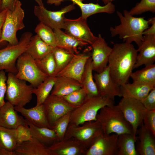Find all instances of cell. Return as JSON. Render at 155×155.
Wrapping results in <instances>:
<instances>
[{
  "instance_id": "obj_12",
  "label": "cell",
  "mask_w": 155,
  "mask_h": 155,
  "mask_svg": "<svg viewBox=\"0 0 155 155\" xmlns=\"http://www.w3.org/2000/svg\"><path fill=\"white\" fill-rule=\"evenodd\" d=\"M43 104L51 128L58 119L67 113L71 112L76 107L68 103L61 97L51 94Z\"/></svg>"
},
{
  "instance_id": "obj_17",
  "label": "cell",
  "mask_w": 155,
  "mask_h": 155,
  "mask_svg": "<svg viewBox=\"0 0 155 155\" xmlns=\"http://www.w3.org/2000/svg\"><path fill=\"white\" fill-rule=\"evenodd\" d=\"M92 50L91 55L93 71L100 73L108 65L112 48L109 46L100 34H99L95 42L91 45Z\"/></svg>"
},
{
  "instance_id": "obj_3",
  "label": "cell",
  "mask_w": 155,
  "mask_h": 155,
  "mask_svg": "<svg viewBox=\"0 0 155 155\" xmlns=\"http://www.w3.org/2000/svg\"><path fill=\"white\" fill-rule=\"evenodd\" d=\"M96 119L101 125L105 134H133L131 125L125 119L117 105L114 104L102 108L97 114Z\"/></svg>"
},
{
  "instance_id": "obj_52",
  "label": "cell",
  "mask_w": 155,
  "mask_h": 155,
  "mask_svg": "<svg viewBox=\"0 0 155 155\" xmlns=\"http://www.w3.org/2000/svg\"><path fill=\"white\" fill-rule=\"evenodd\" d=\"M17 0H15L16 2V1H17Z\"/></svg>"
},
{
  "instance_id": "obj_18",
  "label": "cell",
  "mask_w": 155,
  "mask_h": 155,
  "mask_svg": "<svg viewBox=\"0 0 155 155\" xmlns=\"http://www.w3.org/2000/svg\"><path fill=\"white\" fill-rule=\"evenodd\" d=\"M137 49V54L133 69L143 65L154 64L155 61V34L143 35V39Z\"/></svg>"
},
{
  "instance_id": "obj_49",
  "label": "cell",
  "mask_w": 155,
  "mask_h": 155,
  "mask_svg": "<svg viewBox=\"0 0 155 155\" xmlns=\"http://www.w3.org/2000/svg\"><path fill=\"white\" fill-rule=\"evenodd\" d=\"M38 4L39 6H44L42 3V0H34Z\"/></svg>"
},
{
  "instance_id": "obj_43",
  "label": "cell",
  "mask_w": 155,
  "mask_h": 155,
  "mask_svg": "<svg viewBox=\"0 0 155 155\" xmlns=\"http://www.w3.org/2000/svg\"><path fill=\"white\" fill-rule=\"evenodd\" d=\"M140 101L146 110H155V87Z\"/></svg>"
},
{
  "instance_id": "obj_6",
  "label": "cell",
  "mask_w": 155,
  "mask_h": 155,
  "mask_svg": "<svg viewBox=\"0 0 155 155\" xmlns=\"http://www.w3.org/2000/svg\"><path fill=\"white\" fill-rule=\"evenodd\" d=\"M22 5L21 2L17 0L13 10L6 9L0 44L4 41L8 42L12 45H16L18 43L17 32L25 27L23 22L24 12Z\"/></svg>"
},
{
  "instance_id": "obj_19",
  "label": "cell",
  "mask_w": 155,
  "mask_h": 155,
  "mask_svg": "<svg viewBox=\"0 0 155 155\" xmlns=\"http://www.w3.org/2000/svg\"><path fill=\"white\" fill-rule=\"evenodd\" d=\"M48 148L51 155H85L87 150L73 138H64Z\"/></svg>"
},
{
  "instance_id": "obj_35",
  "label": "cell",
  "mask_w": 155,
  "mask_h": 155,
  "mask_svg": "<svg viewBox=\"0 0 155 155\" xmlns=\"http://www.w3.org/2000/svg\"><path fill=\"white\" fill-rule=\"evenodd\" d=\"M17 145L16 129L0 126V148L14 151Z\"/></svg>"
},
{
  "instance_id": "obj_50",
  "label": "cell",
  "mask_w": 155,
  "mask_h": 155,
  "mask_svg": "<svg viewBox=\"0 0 155 155\" xmlns=\"http://www.w3.org/2000/svg\"><path fill=\"white\" fill-rule=\"evenodd\" d=\"M105 5H106L108 3L112 2V1L115 0H102Z\"/></svg>"
},
{
  "instance_id": "obj_44",
  "label": "cell",
  "mask_w": 155,
  "mask_h": 155,
  "mask_svg": "<svg viewBox=\"0 0 155 155\" xmlns=\"http://www.w3.org/2000/svg\"><path fill=\"white\" fill-rule=\"evenodd\" d=\"M7 79L5 71H0V108L5 103L4 98L7 90Z\"/></svg>"
},
{
  "instance_id": "obj_48",
  "label": "cell",
  "mask_w": 155,
  "mask_h": 155,
  "mask_svg": "<svg viewBox=\"0 0 155 155\" xmlns=\"http://www.w3.org/2000/svg\"><path fill=\"white\" fill-rule=\"evenodd\" d=\"M0 155H16L15 151H9L4 148H0Z\"/></svg>"
},
{
  "instance_id": "obj_42",
  "label": "cell",
  "mask_w": 155,
  "mask_h": 155,
  "mask_svg": "<svg viewBox=\"0 0 155 155\" xmlns=\"http://www.w3.org/2000/svg\"><path fill=\"white\" fill-rule=\"evenodd\" d=\"M143 124L155 136V110L146 111L143 117Z\"/></svg>"
},
{
  "instance_id": "obj_47",
  "label": "cell",
  "mask_w": 155,
  "mask_h": 155,
  "mask_svg": "<svg viewBox=\"0 0 155 155\" xmlns=\"http://www.w3.org/2000/svg\"><path fill=\"white\" fill-rule=\"evenodd\" d=\"M6 9L2 10L0 12V40H1L3 25L6 16Z\"/></svg>"
},
{
  "instance_id": "obj_39",
  "label": "cell",
  "mask_w": 155,
  "mask_h": 155,
  "mask_svg": "<svg viewBox=\"0 0 155 155\" xmlns=\"http://www.w3.org/2000/svg\"><path fill=\"white\" fill-rule=\"evenodd\" d=\"M87 95L86 91L82 87L61 97L70 104L77 107L83 102Z\"/></svg>"
},
{
  "instance_id": "obj_14",
  "label": "cell",
  "mask_w": 155,
  "mask_h": 155,
  "mask_svg": "<svg viewBox=\"0 0 155 155\" xmlns=\"http://www.w3.org/2000/svg\"><path fill=\"white\" fill-rule=\"evenodd\" d=\"M93 78L99 95L113 100L115 97L122 96L120 86L112 78L108 65L101 72L95 73Z\"/></svg>"
},
{
  "instance_id": "obj_11",
  "label": "cell",
  "mask_w": 155,
  "mask_h": 155,
  "mask_svg": "<svg viewBox=\"0 0 155 155\" xmlns=\"http://www.w3.org/2000/svg\"><path fill=\"white\" fill-rule=\"evenodd\" d=\"M74 5L73 3L70 5L56 11L47 10L44 6H35L34 13L40 22L53 29H64L66 18L65 14L74 9Z\"/></svg>"
},
{
  "instance_id": "obj_9",
  "label": "cell",
  "mask_w": 155,
  "mask_h": 155,
  "mask_svg": "<svg viewBox=\"0 0 155 155\" xmlns=\"http://www.w3.org/2000/svg\"><path fill=\"white\" fill-rule=\"evenodd\" d=\"M102 132L101 125L97 120L87 121L78 125L69 124L64 138H73L87 150Z\"/></svg>"
},
{
  "instance_id": "obj_25",
  "label": "cell",
  "mask_w": 155,
  "mask_h": 155,
  "mask_svg": "<svg viewBox=\"0 0 155 155\" xmlns=\"http://www.w3.org/2000/svg\"><path fill=\"white\" fill-rule=\"evenodd\" d=\"M15 151L16 155H51L47 146L33 137L17 144Z\"/></svg>"
},
{
  "instance_id": "obj_29",
  "label": "cell",
  "mask_w": 155,
  "mask_h": 155,
  "mask_svg": "<svg viewBox=\"0 0 155 155\" xmlns=\"http://www.w3.org/2000/svg\"><path fill=\"white\" fill-rule=\"evenodd\" d=\"M26 120L33 137L48 147L59 141L55 133L52 129L38 127Z\"/></svg>"
},
{
  "instance_id": "obj_51",
  "label": "cell",
  "mask_w": 155,
  "mask_h": 155,
  "mask_svg": "<svg viewBox=\"0 0 155 155\" xmlns=\"http://www.w3.org/2000/svg\"><path fill=\"white\" fill-rule=\"evenodd\" d=\"M2 0H0V12L2 10Z\"/></svg>"
},
{
  "instance_id": "obj_24",
  "label": "cell",
  "mask_w": 155,
  "mask_h": 155,
  "mask_svg": "<svg viewBox=\"0 0 155 155\" xmlns=\"http://www.w3.org/2000/svg\"><path fill=\"white\" fill-rule=\"evenodd\" d=\"M137 133L139 142L136 150L138 154L141 155H155V136L143 124L140 126Z\"/></svg>"
},
{
  "instance_id": "obj_16",
  "label": "cell",
  "mask_w": 155,
  "mask_h": 155,
  "mask_svg": "<svg viewBox=\"0 0 155 155\" xmlns=\"http://www.w3.org/2000/svg\"><path fill=\"white\" fill-rule=\"evenodd\" d=\"M91 46L82 53L75 54L67 65L55 77L65 76L73 79L81 84V78L87 60L91 57Z\"/></svg>"
},
{
  "instance_id": "obj_7",
  "label": "cell",
  "mask_w": 155,
  "mask_h": 155,
  "mask_svg": "<svg viewBox=\"0 0 155 155\" xmlns=\"http://www.w3.org/2000/svg\"><path fill=\"white\" fill-rule=\"evenodd\" d=\"M16 66L17 70L16 77L28 82L34 88L37 87L49 77L40 70L35 60L26 52L18 57Z\"/></svg>"
},
{
  "instance_id": "obj_37",
  "label": "cell",
  "mask_w": 155,
  "mask_h": 155,
  "mask_svg": "<svg viewBox=\"0 0 155 155\" xmlns=\"http://www.w3.org/2000/svg\"><path fill=\"white\" fill-rule=\"evenodd\" d=\"M35 61L38 67L43 73L49 77L55 76L56 66L52 52Z\"/></svg>"
},
{
  "instance_id": "obj_27",
  "label": "cell",
  "mask_w": 155,
  "mask_h": 155,
  "mask_svg": "<svg viewBox=\"0 0 155 155\" xmlns=\"http://www.w3.org/2000/svg\"><path fill=\"white\" fill-rule=\"evenodd\" d=\"M50 94L59 97L68 94L82 87L77 80L67 77L58 76Z\"/></svg>"
},
{
  "instance_id": "obj_22",
  "label": "cell",
  "mask_w": 155,
  "mask_h": 155,
  "mask_svg": "<svg viewBox=\"0 0 155 155\" xmlns=\"http://www.w3.org/2000/svg\"><path fill=\"white\" fill-rule=\"evenodd\" d=\"M64 0H55V2L58 5ZM68 0L71 1L73 3L77 5L80 7L82 12L81 17L86 20L90 16L96 13H104L111 14L115 11V6L112 2L101 6L98 3H84L82 2V0Z\"/></svg>"
},
{
  "instance_id": "obj_2",
  "label": "cell",
  "mask_w": 155,
  "mask_h": 155,
  "mask_svg": "<svg viewBox=\"0 0 155 155\" xmlns=\"http://www.w3.org/2000/svg\"><path fill=\"white\" fill-rule=\"evenodd\" d=\"M117 13L120 24L110 27L111 36H118L124 42H134L138 46L143 39L144 32L149 27L148 21L144 17L133 16L126 9L123 10V14L119 11Z\"/></svg>"
},
{
  "instance_id": "obj_38",
  "label": "cell",
  "mask_w": 155,
  "mask_h": 155,
  "mask_svg": "<svg viewBox=\"0 0 155 155\" xmlns=\"http://www.w3.org/2000/svg\"><path fill=\"white\" fill-rule=\"evenodd\" d=\"M70 112L68 113L58 119L53 125L51 129L55 133L59 141L64 137L70 121Z\"/></svg>"
},
{
  "instance_id": "obj_23",
  "label": "cell",
  "mask_w": 155,
  "mask_h": 155,
  "mask_svg": "<svg viewBox=\"0 0 155 155\" xmlns=\"http://www.w3.org/2000/svg\"><path fill=\"white\" fill-rule=\"evenodd\" d=\"M55 33L57 46L78 54L88 43L64 32L61 29H53Z\"/></svg>"
},
{
  "instance_id": "obj_8",
  "label": "cell",
  "mask_w": 155,
  "mask_h": 155,
  "mask_svg": "<svg viewBox=\"0 0 155 155\" xmlns=\"http://www.w3.org/2000/svg\"><path fill=\"white\" fill-rule=\"evenodd\" d=\"M32 36L31 32H26L22 35L18 44L14 45L9 44L0 49V71L17 73L16 62L18 57L25 52Z\"/></svg>"
},
{
  "instance_id": "obj_5",
  "label": "cell",
  "mask_w": 155,
  "mask_h": 155,
  "mask_svg": "<svg viewBox=\"0 0 155 155\" xmlns=\"http://www.w3.org/2000/svg\"><path fill=\"white\" fill-rule=\"evenodd\" d=\"M26 82L17 78L14 73H8L5 99L14 106L24 107L32 98L34 88Z\"/></svg>"
},
{
  "instance_id": "obj_41",
  "label": "cell",
  "mask_w": 155,
  "mask_h": 155,
  "mask_svg": "<svg viewBox=\"0 0 155 155\" xmlns=\"http://www.w3.org/2000/svg\"><path fill=\"white\" fill-rule=\"evenodd\" d=\"M17 144L31 140L33 137L28 124L20 125L16 129Z\"/></svg>"
},
{
  "instance_id": "obj_26",
  "label": "cell",
  "mask_w": 155,
  "mask_h": 155,
  "mask_svg": "<svg viewBox=\"0 0 155 155\" xmlns=\"http://www.w3.org/2000/svg\"><path fill=\"white\" fill-rule=\"evenodd\" d=\"M154 87L155 85L133 82L127 83L120 86L122 97H129L140 101L144 98Z\"/></svg>"
},
{
  "instance_id": "obj_10",
  "label": "cell",
  "mask_w": 155,
  "mask_h": 155,
  "mask_svg": "<svg viewBox=\"0 0 155 155\" xmlns=\"http://www.w3.org/2000/svg\"><path fill=\"white\" fill-rule=\"evenodd\" d=\"M117 105L131 125L133 135L136 136L138 128L143 124L146 110L140 100L128 97H122Z\"/></svg>"
},
{
  "instance_id": "obj_28",
  "label": "cell",
  "mask_w": 155,
  "mask_h": 155,
  "mask_svg": "<svg viewBox=\"0 0 155 155\" xmlns=\"http://www.w3.org/2000/svg\"><path fill=\"white\" fill-rule=\"evenodd\" d=\"M52 47L44 42L36 34L32 36L25 52L34 60L41 59L52 52Z\"/></svg>"
},
{
  "instance_id": "obj_36",
  "label": "cell",
  "mask_w": 155,
  "mask_h": 155,
  "mask_svg": "<svg viewBox=\"0 0 155 155\" xmlns=\"http://www.w3.org/2000/svg\"><path fill=\"white\" fill-rule=\"evenodd\" d=\"M34 31L36 34L47 44L53 48L57 46L55 34L51 28L40 22Z\"/></svg>"
},
{
  "instance_id": "obj_33",
  "label": "cell",
  "mask_w": 155,
  "mask_h": 155,
  "mask_svg": "<svg viewBox=\"0 0 155 155\" xmlns=\"http://www.w3.org/2000/svg\"><path fill=\"white\" fill-rule=\"evenodd\" d=\"M52 53L56 64L55 76L67 65L75 54L57 46L53 48Z\"/></svg>"
},
{
  "instance_id": "obj_1",
  "label": "cell",
  "mask_w": 155,
  "mask_h": 155,
  "mask_svg": "<svg viewBox=\"0 0 155 155\" xmlns=\"http://www.w3.org/2000/svg\"><path fill=\"white\" fill-rule=\"evenodd\" d=\"M137 53L131 43L123 42L114 44L108 65L112 78L118 85L128 83Z\"/></svg>"
},
{
  "instance_id": "obj_20",
  "label": "cell",
  "mask_w": 155,
  "mask_h": 155,
  "mask_svg": "<svg viewBox=\"0 0 155 155\" xmlns=\"http://www.w3.org/2000/svg\"><path fill=\"white\" fill-rule=\"evenodd\" d=\"M14 108L34 125L39 127L51 129L43 104L30 108L18 106H14Z\"/></svg>"
},
{
  "instance_id": "obj_32",
  "label": "cell",
  "mask_w": 155,
  "mask_h": 155,
  "mask_svg": "<svg viewBox=\"0 0 155 155\" xmlns=\"http://www.w3.org/2000/svg\"><path fill=\"white\" fill-rule=\"evenodd\" d=\"M145 66L143 68L131 73L130 78L133 82L155 85V64Z\"/></svg>"
},
{
  "instance_id": "obj_30",
  "label": "cell",
  "mask_w": 155,
  "mask_h": 155,
  "mask_svg": "<svg viewBox=\"0 0 155 155\" xmlns=\"http://www.w3.org/2000/svg\"><path fill=\"white\" fill-rule=\"evenodd\" d=\"M93 69L91 56L87 60L81 78L82 87L86 91L87 95L99 96L93 75Z\"/></svg>"
},
{
  "instance_id": "obj_13",
  "label": "cell",
  "mask_w": 155,
  "mask_h": 155,
  "mask_svg": "<svg viewBox=\"0 0 155 155\" xmlns=\"http://www.w3.org/2000/svg\"><path fill=\"white\" fill-rule=\"evenodd\" d=\"M118 136L101 133L86 150L85 155H117Z\"/></svg>"
},
{
  "instance_id": "obj_21",
  "label": "cell",
  "mask_w": 155,
  "mask_h": 155,
  "mask_svg": "<svg viewBox=\"0 0 155 155\" xmlns=\"http://www.w3.org/2000/svg\"><path fill=\"white\" fill-rule=\"evenodd\" d=\"M14 106L8 101L0 108V126L9 129H16L20 125L28 124L26 119L19 115Z\"/></svg>"
},
{
  "instance_id": "obj_31",
  "label": "cell",
  "mask_w": 155,
  "mask_h": 155,
  "mask_svg": "<svg viewBox=\"0 0 155 155\" xmlns=\"http://www.w3.org/2000/svg\"><path fill=\"white\" fill-rule=\"evenodd\" d=\"M137 136L132 133H125L118 135L117 155H137L135 143Z\"/></svg>"
},
{
  "instance_id": "obj_34",
  "label": "cell",
  "mask_w": 155,
  "mask_h": 155,
  "mask_svg": "<svg viewBox=\"0 0 155 155\" xmlns=\"http://www.w3.org/2000/svg\"><path fill=\"white\" fill-rule=\"evenodd\" d=\"M56 80V77H49L37 87L34 88L33 93L35 94L37 97V102L36 106L43 103L50 94Z\"/></svg>"
},
{
  "instance_id": "obj_15",
  "label": "cell",
  "mask_w": 155,
  "mask_h": 155,
  "mask_svg": "<svg viewBox=\"0 0 155 155\" xmlns=\"http://www.w3.org/2000/svg\"><path fill=\"white\" fill-rule=\"evenodd\" d=\"M65 32L91 46L96 40L98 37L91 32L86 20L81 16L75 19L65 18L64 29Z\"/></svg>"
},
{
  "instance_id": "obj_45",
  "label": "cell",
  "mask_w": 155,
  "mask_h": 155,
  "mask_svg": "<svg viewBox=\"0 0 155 155\" xmlns=\"http://www.w3.org/2000/svg\"><path fill=\"white\" fill-rule=\"evenodd\" d=\"M148 20L149 24H151V25L144 31L143 35L155 34V17L150 18Z\"/></svg>"
},
{
  "instance_id": "obj_40",
  "label": "cell",
  "mask_w": 155,
  "mask_h": 155,
  "mask_svg": "<svg viewBox=\"0 0 155 155\" xmlns=\"http://www.w3.org/2000/svg\"><path fill=\"white\" fill-rule=\"evenodd\" d=\"M132 16L140 15L148 11L155 12V0H141L129 11Z\"/></svg>"
},
{
  "instance_id": "obj_4",
  "label": "cell",
  "mask_w": 155,
  "mask_h": 155,
  "mask_svg": "<svg viewBox=\"0 0 155 155\" xmlns=\"http://www.w3.org/2000/svg\"><path fill=\"white\" fill-rule=\"evenodd\" d=\"M114 104V100L100 95H87L83 102L70 113L69 124L78 125L96 121L98 112L104 107Z\"/></svg>"
},
{
  "instance_id": "obj_46",
  "label": "cell",
  "mask_w": 155,
  "mask_h": 155,
  "mask_svg": "<svg viewBox=\"0 0 155 155\" xmlns=\"http://www.w3.org/2000/svg\"><path fill=\"white\" fill-rule=\"evenodd\" d=\"M2 10L8 9L12 10L14 9L16 1L15 0H2Z\"/></svg>"
}]
</instances>
